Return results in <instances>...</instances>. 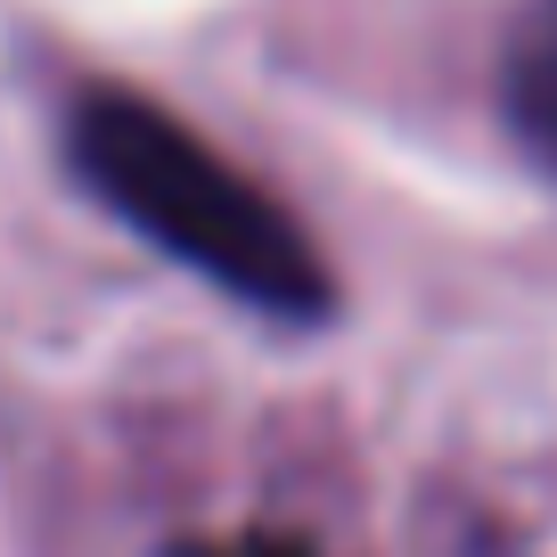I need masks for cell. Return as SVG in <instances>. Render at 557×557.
<instances>
[{"label": "cell", "instance_id": "obj_1", "mask_svg": "<svg viewBox=\"0 0 557 557\" xmlns=\"http://www.w3.org/2000/svg\"><path fill=\"white\" fill-rule=\"evenodd\" d=\"M66 157L115 222H132L157 255L189 262L246 312L278 320V329H320L336 312V278L312 230L173 107L90 83L66 107Z\"/></svg>", "mask_w": 557, "mask_h": 557}, {"label": "cell", "instance_id": "obj_2", "mask_svg": "<svg viewBox=\"0 0 557 557\" xmlns=\"http://www.w3.org/2000/svg\"><path fill=\"white\" fill-rule=\"evenodd\" d=\"M500 115L517 148L557 173V0H524L500 50Z\"/></svg>", "mask_w": 557, "mask_h": 557}, {"label": "cell", "instance_id": "obj_3", "mask_svg": "<svg viewBox=\"0 0 557 557\" xmlns=\"http://www.w3.org/2000/svg\"><path fill=\"white\" fill-rule=\"evenodd\" d=\"M271 557H287V549H271Z\"/></svg>", "mask_w": 557, "mask_h": 557}]
</instances>
